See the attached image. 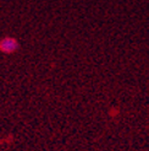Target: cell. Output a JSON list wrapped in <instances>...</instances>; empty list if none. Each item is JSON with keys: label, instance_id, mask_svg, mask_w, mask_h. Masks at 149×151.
<instances>
[{"label": "cell", "instance_id": "cell-1", "mask_svg": "<svg viewBox=\"0 0 149 151\" xmlns=\"http://www.w3.org/2000/svg\"><path fill=\"white\" fill-rule=\"evenodd\" d=\"M17 49V42L13 38H4L0 42V50L5 53H12Z\"/></svg>", "mask_w": 149, "mask_h": 151}]
</instances>
